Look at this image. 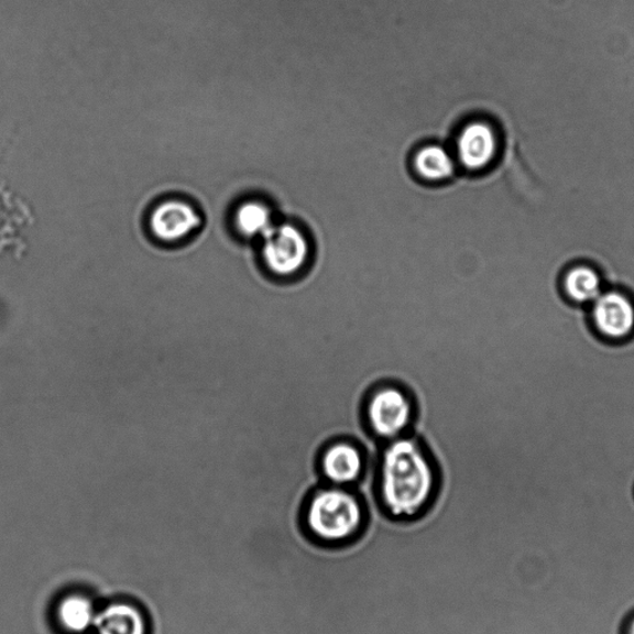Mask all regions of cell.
Masks as SVG:
<instances>
[{
	"label": "cell",
	"instance_id": "6da1fadb",
	"mask_svg": "<svg viewBox=\"0 0 634 634\" xmlns=\"http://www.w3.org/2000/svg\"><path fill=\"white\" fill-rule=\"evenodd\" d=\"M438 489L431 456L413 436L385 445L379 470V495L383 509L396 520H412L431 503Z\"/></svg>",
	"mask_w": 634,
	"mask_h": 634
},
{
	"label": "cell",
	"instance_id": "7a4b0ae2",
	"mask_svg": "<svg viewBox=\"0 0 634 634\" xmlns=\"http://www.w3.org/2000/svg\"><path fill=\"white\" fill-rule=\"evenodd\" d=\"M365 512L359 495L341 485L315 491L305 505L304 523L316 542L339 545L353 540L364 527Z\"/></svg>",
	"mask_w": 634,
	"mask_h": 634
},
{
	"label": "cell",
	"instance_id": "3957f363",
	"mask_svg": "<svg viewBox=\"0 0 634 634\" xmlns=\"http://www.w3.org/2000/svg\"><path fill=\"white\" fill-rule=\"evenodd\" d=\"M364 420L376 438L392 441L411 429L415 418L412 395L401 385L380 384L363 404Z\"/></svg>",
	"mask_w": 634,
	"mask_h": 634
},
{
	"label": "cell",
	"instance_id": "277c9868",
	"mask_svg": "<svg viewBox=\"0 0 634 634\" xmlns=\"http://www.w3.org/2000/svg\"><path fill=\"white\" fill-rule=\"evenodd\" d=\"M310 255L309 240L295 225H274L263 237L262 258L265 270L282 280H292L302 274Z\"/></svg>",
	"mask_w": 634,
	"mask_h": 634
},
{
	"label": "cell",
	"instance_id": "5b68a950",
	"mask_svg": "<svg viewBox=\"0 0 634 634\" xmlns=\"http://www.w3.org/2000/svg\"><path fill=\"white\" fill-rule=\"evenodd\" d=\"M591 329L610 343L627 342L634 336V296L619 286H608L588 306Z\"/></svg>",
	"mask_w": 634,
	"mask_h": 634
},
{
	"label": "cell",
	"instance_id": "8992f818",
	"mask_svg": "<svg viewBox=\"0 0 634 634\" xmlns=\"http://www.w3.org/2000/svg\"><path fill=\"white\" fill-rule=\"evenodd\" d=\"M319 468L327 482L343 488L362 478L365 468L364 453L359 444L337 440L326 445L320 455Z\"/></svg>",
	"mask_w": 634,
	"mask_h": 634
},
{
	"label": "cell",
	"instance_id": "52a82bcc",
	"mask_svg": "<svg viewBox=\"0 0 634 634\" xmlns=\"http://www.w3.org/2000/svg\"><path fill=\"white\" fill-rule=\"evenodd\" d=\"M200 222V215L192 204L167 200L154 208L151 216V230L156 240L173 244L190 237Z\"/></svg>",
	"mask_w": 634,
	"mask_h": 634
},
{
	"label": "cell",
	"instance_id": "ba28073f",
	"mask_svg": "<svg viewBox=\"0 0 634 634\" xmlns=\"http://www.w3.org/2000/svg\"><path fill=\"white\" fill-rule=\"evenodd\" d=\"M559 287L565 300L575 306L588 307L606 289L608 284L597 265L575 263L564 267Z\"/></svg>",
	"mask_w": 634,
	"mask_h": 634
},
{
	"label": "cell",
	"instance_id": "9c48e42d",
	"mask_svg": "<svg viewBox=\"0 0 634 634\" xmlns=\"http://www.w3.org/2000/svg\"><path fill=\"white\" fill-rule=\"evenodd\" d=\"M498 149V139L488 123L472 122L462 128L456 139V155L459 163L470 172L488 166Z\"/></svg>",
	"mask_w": 634,
	"mask_h": 634
},
{
	"label": "cell",
	"instance_id": "30bf717a",
	"mask_svg": "<svg viewBox=\"0 0 634 634\" xmlns=\"http://www.w3.org/2000/svg\"><path fill=\"white\" fill-rule=\"evenodd\" d=\"M97 634H145V620L133 604L118 602L97 612L94 623Z\"/></svg>",
	"mask_w": 634,
	"mask_h": 634
},
{
	"label": "cell",
	"instance_id": "8fae6325",
	"mask_svg": "<svg viewBox=\"0 0 634 634\" xmlns=\"http://www.w3.org/2000/svg\"><path fill=\"white\" fill-rule=\"evenodd\" d=\"M97 616L94 603L81 593L68 594L57 604L58 626L67 633L81 634L94 627Z\"/></svg>",
	"mask_w": 634,
	"mask_h": 634
},
{
	"label": "cell",
	"instance_id": "7c38bea8",
	"mask_svg": "<svg viewBox=\"0 0 634 634\" xmlns=\"http://www.w3.org/2000/svg\"><path fill=\"white\" fill-rule=\"evenodd\" d=\"M414 168L426 182L440 183L448 181L456 168L450 152L438 144L426 145L414 156Z\"/></svg>",
	"mask_w": 634,
	"mask_h": 634
},
{
	"label": "cell",
	"instance_id": "4fadbf2b",
	"mask_svg": "<svg viewBox=\"0 0 634 634\" xmlns=\"http://www.w3.org/2000/svg\"><path fill=\"white\" fill-rule=\"evenodd\" d=\"M275 225L270 207L260 201H250L238 207L237 230L245 237H264Z\"/></svg>",
	"mask_w": 634,
	"mask_h": 634
},
{
	"label": "cell",
	"instance_id": "5bb4252c",
	"mask_svg": "<svg viewBox=\"0 0 634 634\" xmlns=\"http://www.w3.org/2000/svg\"><path fill=\"white\" fill-rule=\"evenodd\" d=\"M631 634H634V622H633L632 627H631Z\"/></svg>",
	"mask_w": 634,
	"mask_h": 634
}]
</instances>
